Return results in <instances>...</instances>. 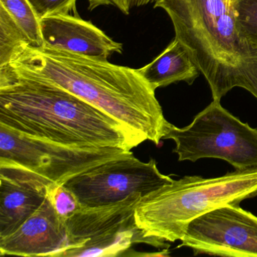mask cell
<instances>
[{"instance_id":"1","label":"cell","mask_w":257,"mask_h":257,"mask_svg":"<svg viewBox=\"0 0 257 257\" xmlns=\"http://www.w3.org/2000/svg\"><path fill=\"white\" fill-rule=\"evenodd\" d=\"M7 67L15 74L62 88L118 121L138 145H156L168 122L156 90L138 69L66 51L24 43Z\"/></svg>"},{"instance_id":"2","label":"cell","mask_w":257,"mask_h":257,"mask_svg":"<svg viewBox=\"0 0 257 257\" xmlns=\"http://www.w3.org/2000/svg\"><path fill=\"white\" fill-rule=\"evenodd\" d=\"M0 124L39 139L85 148L138 147L106 112L62 88L0 67Z\"/></svg>"},{"instance_id":"3","label":"cell","mask_w":257,"mask_h":257,"mask_svg":"<svg viewBox=\"0 0 257 257\" xmlns=\"http://www.w3.org/2000/svg\"><path fill=\"white\" fill-rule=\"evenodd\" d=\"M154 7L169 16L213 100L236 87L257 99V46L240 29L234 0H156Z\"/></svg>"},{"instance_id":"4","label":"cell","mask_w":257,"mask_h":257,"mask_svg":"<svg viewBox=\"0 0 257 257\" xmlns=\"http://www.w3.org/2000/svg\"><path fill=\"white\" fill-rule=\"evenodd\" d=\"M257 196V170L204 178L186 176L143 197L135 208L136 224L159 248L181 240L188 225L204 213Z\"/></svg>"},{"instance_id":"5","label":"cell","mask_w":257,"mask_h":257,"mask_svg":"<svg viewBox=\"0 0 257 257\" xmlns=\"http://www.w3.org/2000/svg\"><path fill=\"white\" fill-rule=\"evenodd\" d=\"M163 140L175 142L180 162L204 158L222 159L237 171L257 170V128H252L213 100L189 125L169 123Z\"/></svg>"},{"instance_id":"6","label":"cell","mask_w":257,"mask_h":257,"mask_svg":"<svg viewBox=\"0 0 257 257\" xmlns=\"http://www.w3.org/2000/svg\"><path fill=\"white\" fill-rule=\"evenodd\" d=\"M140 194L120 202L95 207H81L66 219L67 248L59 257L118 256L135 243L159 248L139 229L135 211Z\"/></svg>"},{"instance_id":"7","label":"cell","mask_w":257,"mask_h":257,"mask_svg":"<svg viewBox=\"0 0 257 257\" xmlns=\"http://www.w3.org/2000/svg\"><path fill=\"white\" fill-rule=\"evenodd\" d=\"M130 152L117 147L63 145L0 124V165L19 167L59 184Z\"/></svg>"},{"instance_id":"8","label":"cell","mask_w":257,"mask_h":257,"mask_svg":"<svg viewBox=\"0 0 257 257\" xmlns=\"http://www.w3.org/2000/svg\"><path fill=\"white\" fill-rule=\"evenodd\" d=\"M159 171L154 159L139 160L130 152L105 162L64 183L82 207H95L120 202L135 194L143 197L174 182Z\"/></svg>"},{"instance_id":"9","label":"cell","mask_w":257,"mask_h":257,"mask_svg":"<svg viewBox=\"0 0 257 257\" xmlns=\"http://www.w3.org/2000/svg\"><path fill=\"white\" fill-rule=\"evenodd\" d=\"M181 242L195 255L257 257V216L239 204L217 207L192 220Z\"/></svg>"},{"instance_id":"10","label":"cell","mask_w":257,"mask_h":257,"mask_svg":"<svg viewBox=\"0 0 257 257\" xmlns=\"http://www.w3.org/2000/svg\"><path fill=\"white\" fill-rule=\"evenodd\" d=\"M51 183L28 170L0 165V238L15 232L43 205Z\"/></svg>"},{"instance_id":"11","label":"cell","mask_w":257,"mask_h":257,"mask_svg":"<svg viewBox=\"0 0 257 257\" xmlns=\"http://www.w3.org/2000/svg\"><path fill=\"white\" fill-rule=\"evenodd\" d=\"M68 243L65 221L49 198L13 234L0 238L1 255L59 257Z\"/></svg>"},{"instance_id":"12","label":"cell","mask_w":257,"mask_h":257,"mask_svg":"<svg viewBox=\"0 0 257 257\" xmlns=\"http://www.w3.org/2000/svg\"><path fill=\"white\" fill-rule=\"evenodd\" d=\"M40 25L44 47L101 60L123 52L121 43L80 16H47L40 20Z\"/></svg>"},{"instance_id":"13","label":"cell","mask_w":257,"mask_h":257,"mask_svg":"<svg viewBox=\"0 0 257 257\" xmlns=\"http://www.w3.org/2000/svg\"><path fill=\"white\" fill-rule=\"evenodd\" d=\"M138 70L155 90L181 81L192 85L200 72L186 46L176 38L151 63Z\"/></svg>"},{"instance_id":"14","label":"cell","mask_w":257,"mask_h":257,"mask_svg":"<svg viewBox=\"0 0 257 257\" xmlns=\"http://www.w3.org/2000/svg\"><path fill=\"white\" fill-rule=\"evenodd\" d=\"M0 7L7 10L31 46H44L40 19L28 0H0Z\"/></svg>"},{"instance_id":"15","label":"cell","mask_w":257,"mask_h":257,"mask_svg":"<svg viewBox=\"0 0 257 257\" xmlns=\"http://www.w3.org/2000/svg\"><path fill=\"white\" fill-rule=\"evenodd\" d=\"M24 43L29 44L7 10L0 7V67L11 62L15 52Z\"/></svg>"},{"instance_id":"16","label":"cell","mask_w":257,"mask_h":257,"mask_svg":"<svg viewBox=\"0 0 257 257\" xmlns=\"http://www.w3.org/2000/svg\"><path fill=\"white\" fill-rule=\"evenodd\" d=\"M47 197L58 216L64 221L82 207L74 194L64 184L51 183L48 186Z\"/></svg>"},{"instance_id":"17","label":"cell","mask_w":257,"mask_h":257,"mask_svg":"<svg viewBox=\"0 0 257 257\" xmlns=\"http://www.w3.org/2000/svg\"><path fill=\"white\" fill-rule=\"evenodd\" d=\"M234 9L240 29L257 46V0H234Z\"/></svg>"},{"instance_id":"18","label":"cell","mask_w":257,"mask_h":257,"mask_svg":"<svg viewBox=\"0 0 257 257\" xmlns=\"http://www.w3.org/2000/svg\"><path fill=\"white\" fill-rule=\"evenodd\" d=\"M41 20L55 15H73L79 16L76 10L77 0H28Z\"/></svg>"},{"instance_id":"19","label":"cell","mask_w":257,"mask_h":257,"mask_svg":"<svg viewBox=\"0 0 257 257\" xmlns=\"http://www.w3.org/2000/svg\"><path fill=\"white\" fill-rule=\"evenodd\" d=\"M156 2V0H88V10L93 11L100 7H113L124 15H129L133 9Z\"/></svg>"}]
</instances>
